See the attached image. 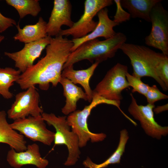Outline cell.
Masks as SVG:
<instances>
[{
	"mask_svg": "<svg viewBox=\"0 0 168 168\" xmlns=\"http://www.w3.org/2000/svg\"><path fill=\"white\" fill-rule=\"evenodd\" d=\"M5 37L3 35H0V43L4 39Z\"/></svg>",
	"mask_w": 168,
	"mask_h": 168,
	"instance_id": "cell-29",
	"label": "cell"
},
{
	"mask_svg": "<svg viewBox=\"0 0 168 168\" xmlns=\"http://www.w3.org/2000/svg\"><path fill=\"white\" fill-rule=\"evenodd\" d=\"M127 39L124 34L119 32L103 40L96 39L87 41L71 53L63 69L83 60H87L92 63L95 62L100 63L113 58Z\"/></svg>",
	"mask_w": 168,
	"mask_h": 168,
	"instance_id": "cell-2",
	"label": "cell"
},
{
	"mask_svg": "<svg viewBox=\"0 0 168 168\" xmlns=\"http://www.w3.org/2000/svg\"><path fill=\"white\" fill-rule=\"evenodd\" d=\"M73 45L71 40L66 37L59 35L52 38L45 48V56L21 73L16 82L22 90L38 85L40 89L46 91L50 84L56 87Z\"/></svg>",
	"mask_w": 168,
	"mask_h": 168,
	"instance_id": "cell-1",
	"label": "cell"
},
{
	"mask_svg": "<svg viewBox=\"0 0 168 168\" xmlns=\"http://www.w3.org/2000/svg\"><path fill=\"white\" fill-rule=\"evenodd\" d=\"M108 12V10L106 8L100 10L97 14L98 21L94 30L84 37L71 40L73 43L71 49V52L87 41L97 39L99 37H103L105 40L107 39L115 34L116 32L113 30V28L119 24L110 18Z\"/></svg>",
	"mask_w": 168,
	"mask_h": 168,
	"instance_id": "cell-15",
	"label": "cell"
},
{
	"mask_svg": "<svg viewBox=\"0 0 168 168\" xmlns=\"http://www.w3.org/2000/svg\"><path fill=\"white\" fill-rule=\"evenodd\" d=\"M21 72L11 67H0V95L7 99L12 98L13 94L9 89L18 80Z\"/></svg>",
	"mask_w": 168,
	"mask_h": 168,
	"instance_id": "cell-22",
	"label": "cell"
},
{
	"mask_svg": "<svg viewBox=\"0 0 168 168\" xmlns=\"http://www.w3.org/2000/svg\"><path fill=\"white\" fill-rule=\"evenodd\" d=\"M41 115L14 120L11 128L32 141L50 146L54 142L55 133L48 130Z\"/></svg>",
	"mask_w": 168,
	"mask_h": 168,
	"instance_id": "cell-10",
	"label": "cell"
},
{
	"mask_svg": "<svg viewBox=\"0 0 168 168\" xmlns=\"http://www.w3.org/2000/svg\"><path fill=\"white\" fill-rule=\"evenodd\" d=\"M52 37L47 36L40 40L25 44L20 50L13 53L5 52L4 54L15 63V67L21 73L34 65L43 51L50 43Z\"/></svg>",
	"mask_w": 168,
	"mask_h": 168,
	"instance_id": "cell-12",
	"label": "cell"
},
{
	"mask_svg": "<svg viewBox=\"0 0 168 168\" xmlns=\"http://www.w3.org/2000/svg\"><path fill=\"white\" fill-rule=\"evenodd\" d=\"M116 6V13L114 16L113 21L119 24L124 22L128 21L131 18L130 14L125 11L122 7L120 0H114Z\"/></svg>",
	"mask_w": 168,
	"mask_h": 168,
	"instance_id": "cell-26",
	"label": "cell"
},
{
	"mask_svg": "<svg viewBox=\"0 0 168 168\" xmlns=\"http://www.w3.org/2000/svg\"><path fill=\"white\" fill-rule=\"evenodd\" d=\"M59 83L63 88V94L66 103L61 109L65 115H68L76 110L77 102L80 99L88 101V98L81 87H78L68 79L61 77Z\"/></svg>",
	"mask_w": 168,
	"mask_h": 168,
	"instance_id": "cell-18",
	"label": "cell"
},
{
	"mask_svg": "<svg viewBox=\"0 0 168 168\" xmlns=\"http://www.w3.org/2000/svg\"><path fill=\"white\" fill-rule=\"evenodd\" d=\"M14 25H16L15 20L4 16L0 12V33L4 32Z\"/></svg>",
	"mask_w": 168,
	"mask_h": 168,
	"instance_id": "cell-27",
	"label": "cell"
},
{
	"mask_svg": "<svg viewBox=\"0 0 168 168\" xmlns=\"http://www.w3.org/2000/svg\"><path fill=\"white\" fill-rule=\"evenodd\" d=\"M128 67L117 63L107 72L93 92L107 100L120 101L122 92L129 86L126 79Z\"/></svg>",
	"mask_w": 168,
	"mask_h": 168,
	"instance_id": "cell-6",
	"label": "cell"
},
{
	"mask_svg": "<svg viewBox=\"0 0 168 168\" xmlns=\"http://www.w3.org/2000/svg\"><path fill=\"white\" fill-rule=\"evenodd\" d=\"M15 97V100L7 111L9 119L15 120L30 116H38L43 113L39 106V94L35 86L17 93Z\"/></svg>",
	"mask_w": 168,
	"mask_h": 168,
	"instance_id": "cell-9",
	"label": "cell"
},
{
	"mask_svg": "<svg viewBox=\"0 0 168 168\" xmlns=\"http://www.w3.org/2000/svg\"><path fill=\"white\" fill-rule=\"evenodd\" d=\"M129 138L128 133L126 129L120 132V137L118 146L113 153L105 161L100 164L93 162L87 157L83 162L85 167L87 168H104L111 164L120 163L121 157L124 152L125 146Z\"/></svg>",
	"mask_w": 168,
	"mask_h": 168,
	"instance_id": "cell-21",
	"label": "cell"
},
{
	"mask_svg": "<svg viewBox=\"0 0 168 168\" xmlns=\"http://www.w3.org/2000/svg\"><path fill=\"white\" fill-rule=\"evenodd\" d=\"M6 116L5 111H0V143L8 144L18 152L26 150L27 146L24 136L11 128Z\"/></svg>",
	"mask_w": 168,
	"mask_h": 168,
	"instance_id": "cell-16",
	"label": "cell"
},
{
	"mask_svg": "<svg viewBox=\"0 0 168 168\" xmlns=\"http://www.w3.org/2000/svg\"><path fill=\"white\" fill-rule=\"evenodd\" d=\"M7 160L14 168H20L27 165H34L37 168H45L49 163L47 159L41 157L39 147L35 143L28 145L26 150L21 152L11 148L7 152Z\"/></svg>",
	"mask_w": 168,
	"mask_h": 168,
	"instance_id": "cell-14",
	"label": "cell"
},
{
	"mask_svg": "<svg viewBox=\"0 0 168 168\" xmlns=\"http://www.w3.org/2000/svg\"><path fill=\"white\" fill-rule=\"evenodd\" d=\"M113 3L112 0H86L84 2V12L77 22H74L70 28L62 30L59 35H71L72 39L82 38L92 31L98 21L93 20L94 17L102 9Z\"/></svg>",
	"mask_w": 168,
	"mask_h": 168,
	"instance_id": "cell-7",
	"label": "cell"
},
{
	"mask_svg": "<svg viewBox=\"0 0 168 168\" xmlns=\"http://www.w3.org/2000/svg\"><path fill=\"white\" fill-rule=\"evenodd\" d=\"M120 49L130 60L133 67V75L141 78L145 77L152 78L165 91L168 87L156 75V71L162 61L164 54L156 52L148 47L124 43Z\"/></svg>",
	"mask_w": 168,
	"mask_h": 168,
	"instance_id": "cell-3",
	"label": "cell"
},
{
	"mask_svg": "<svg viewBox=\"0 0 168 168\" xmlns=\"http://www.w3.org/2000/svg\"><path fill=\"white\" fill-rule=\"evenodd\" d=\"M42 116L49 125L55 129L54 142L55 145H65L68 150V156L64 165L69 166L75 165L80 158L78 139L76 134L70 129L66 116H56L51 113H43Z\"/></svg>",
	"mask_w": 168,
	"mask_h": 168,
	"instance_id": "cell-5",
	"label": "cell"
},
{
	"mask_svg": "<svg viewBox=\"0 0 168 168\" xmlns=\"http://www.w3.org/2000/svg\"><path fill=\"white\" fill-rule=\"evenodd\" d=\"M47 22L42 17L34 25H28L21 28L19 24L16 25L18 33L13 37L15 41H19L25 44L40 40L46 37Z\"/></svg>",
	"mask_w": 168,
	"mask_h": 168,
	"instance_id": "cell-19",
	"label": "cell"
},
{
	"mask_svg": "<svg viewBox=\"0 0 168 168\" xmlns=\"http://www.w3.org/2000/svg\"><path fill=\"white\" fill-rule=\"evenodd\" d=\"M102 104L115 106L116 102L107 100L93 91L92 100L90 105L85 106L82 110H76L67 117L68 124L77 136L79 147L86 146L89 140L92 142H98L103 141L106 138V135L103 133H94L90 131L87 123L88 117L92 109Z\"/></svg>",
	"mask_w": 168,
	"mask_h": 168,
	"instance_id": "cell-4",
	"label": "cell"
},
{
	"mask_svg": "<svg viewBox=\"0 0 168 168\" xmlns=\"http://www.w3.org/2000/svg\"><path fill=\"white\" fill-rule=\"evenodd\" d=\"M145 97L148 103L151 104H154L156 101L168 98V96L161 92L156 85L150 86Z\"/></svg>",
	"mask_w": 168,
	"mask_h": 168,
	"instance_id": "cell-25",
	"label": "cell"
},
{
	"mask_svg": "<svg viewBox=\"0 0 168 168\" xmlns=\"http://www.w3.org/2000/svg\"><path fill=\"white\" fill-rule=\"evenodd\" d=\"M126 77L129 86L132 88V93L137 92L145 96L150 86L143 82L141 78L131 75L128 72L127 73Z\"/></svg>",
	"mask_w": 168,
	"mask_h": 168,
	"instance_id": "cell-24",
	"label": "cell"
},
{
	"mask_svg": "<svg viewBox=\"0 0 168 168\" xmlns=\"http://www.w3.org/2000/svg\"><path fill=\"white\" fill-rule=\"evenodd\" d=\"M72 5L68 0H54V6L48 21L46 24L48 35L56 37L59 35L63 25L71 27L74 22L72 20Z\"/></svg>",
	"mask_w": 168,
	"mask_h": 168,
	"instance_id": "cell-13",
	"label": "cell"
},
{
	"mask_svg": "<svg viewBox=\"0 0 168 168\" xmlns=\"http://www.w3.org/2000/svg\"><path fill=\"white\" fill-rule=\"evenodd\" d=\"M99 63L95 62L88 68L80 70L74 69L73 66L68 67L63 69L61 76L68 79L75 84H80L88 97V101L91 103L92 100L93 90L90 86V80Z\"/></svg>",
	"mask_w": 168,
	"mask_h": 168,
	"instance_id": "cell-17",
	"label": "cell"
},
{
	"mask_svg": "<svg viewBox=\"0 0 168 168\" xmlns=\"http://www.w3.org/2000/svg\"><path fill=\"white\" fill-rule=\"evenodd\" d=\"M38 0H6V3L17 11L20 18L30 15L35 17L41 10Z\"/></svg>",
	"mask_w": 168,
	"mask_h": 168,
	"instance_id": "cell-23",
	"label": "cell"
},
{
	"mask_svg": "<svg viewBox=\"0 0 168 168\" xmlns=\"http://www.w3.org/2000/svg\"><path fill=\"white\" fill-rule=\"evenodd\" d=\"M168 104L162 106H158L153 109V111L156 114H159L162 111L168 110Z\"/></svg>",
	"mask_w": 168,
	"mask_h": 168,
	"instance_id": "cell-28",
	"label": "cell"
},
{
	"mask_svg": "<svg viewBox=\"0 0 168 168\" xmlns=\"http://www.w3.org/2000/svg\"><path fill=\"white\" fill-rule=\"evenodd\" d=\"M150 16L151 30L145 37V42L168 56V13L161 2L153 7Z\"/></svg>",
	"mask_w": 168,
	"mask_h": 168,
	"instance_id": "cell-8",
	"label": "cell"
},
{
	"mask_svg": "<svg viewBox=\"0 0 168 168\" xmlns=\"http://www.w3.org/2000/svg\"><path fill=\"white\" fill-rule=\"evenodd\" d=\"M131 102L128 111L136 119L138 120L146 133L153 138L160 139L162 136L168 133V127L159 124L154 118V104L148 103L145 105H138L132 93H130Z\"/></svg>",
	"mask_w": 168,
	"mask_h": 168,
	"instance_id": "cell-11",
	"label": "cell"
},
{
	"mask_svg": "<svg viewBox=\"0 0 168 168\" xmlns=\"http://www.w3.org/2000/svg\"><path fill=\"white\" fill-rule=\"evenodd\" d=\"M161 0H120L122 7L126 9L131 17L140 18L151 22L150 14L153 7Z\"/></svg>",
	"mask_w": 168,
	"mask_h": 168,
	"instance_id": "cell-20",
	"label": "cell"
}]
</instances>
